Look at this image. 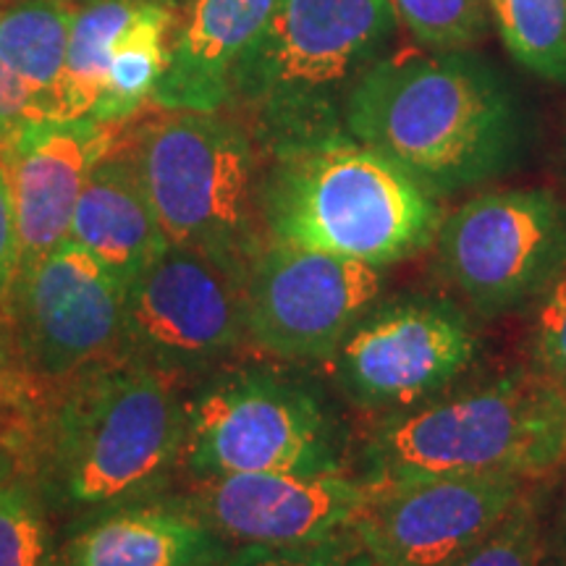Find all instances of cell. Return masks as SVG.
<instances>
[{"instance_id": "obj_24", "label": "cell", "mask_w": 566, "mask_h": 566, "mask_svg": "<svg viewBox=\"0 0 566 566\" xmlns=\"http://www.w3.org/2000/svg\"><path fill=\"white\" fill-rule=\"evenodd\" d=\"M396 19L428 53L470 51L488 32V0H394Z\"/></svg>"}, {"instance_id": "obj_2", "label": "cell", "mask_w": 566, "mask_h": 566, "mask_svg": "<svg viewBox=\"0 0 566 566\" xmlns=\"http://www.w3.org/2000/svg\"><path fill=\"white\" fill-rule=\"evenodd\" d=\"M344 132L436 195L493 181L525 150L512 84L475 51L384 55L344 105Z\"/></svg>"}, {"instance_id": "obj_21", "label": "cell", "mask_w": 566, "mask_h": 566, "mask_svg": "<svg viewBox=\"0 0 566 566\" xmlns=\"http://www.w3.org/2000/svg\"><path fill=\"white\" fill-rule=\"evenodd\" d=\"M21 433L0 457V566H63L55 514L27 467Z\"/></svg>"}, {"instance_id": "obj_31", "label": "cell", "mask_w": 566, "mask_h": 566, "mask_svg": "<svg viewBox=\"0 0 566 566\" xmlns=\"http://www.w3.org/2000/svg\"><path fill=\"white\" fill-rule=\"evenodd\" d=\"M24 420H27V415L0 422V457H3V451L9 449V446L19 438L21 428H24Z\"/></svg>"}, {"instance_id": "obj_13", "label": "cell", "mask_w": 566, "mask_h": 566, "mask_svg": "<svg viewBox=\"0 0 566 566\" xmlns=\"http://www.w3.org/2000/svg\"><path fill=\"white\" fill-rule=\"evenodd\" d=\"M527 480L417 478L378 483L352 533L380 566H443L499 525Z\"/></svg>"}, {"instance_id": "obj_33", "label": "cell", "mask_w": 566, "mask_h": 566, "mask_svg": "<svg viewBox=\"0 0 566 566\" xmlns=\"http://www.w3.org/2000/svg\"><path fill=\"white\" fill-rule=\"evenodd\" d=\"M153 3H163V6H171V9H176V11H184L187 9L189 3H192V0H153Z\"/></svg>"}, {"instance_id": "obj_9", "label": "cell", "mask_w": 566, "mask_h": 566, "mask_svg": "<svg viewBox=\"0 0 566 566\" xmlns=\"http://www.w3.org/2000/svg\"><path fill=\"white\" fill-rule=\"evenodd\" d=\"M433 244L438 279L472 310L512 313L566 265V205L548 189L478 195L443 218Z\"/></svg>"}, {"instance_id": "obj_16", "label": "cell", "mask_w": 566, "mask_h": 566, "mask_svg": "<svg viewBox=\"0 0 566 566\" xmlns=\"http://www.w3.org/2000/svg\"><path fill=\"white\" fill-rule=\"evenodd\" d=\"M231 548L187 501L158 495L71 522L63 566H221Z\"/></svg>"}, {"instance_id": "obj_5", "label": "cell", "mask_w": 566, "mask_h": 566, "mask_svg": "<svg viewBox=\"0 0 566 566\" xmlns=\"http://www.w3.org/2000/svg\"><path fill=\"white\" fill-rule=\"evenodd\" d=\"M564 462L566 394L530 370L388 415L365 446V480H533Z\"/></svg>"}, {"instance_id": "obj_22", "label": "cell", "mask_w": 566, "mask_h": 566, "mask_svg": "<svg viewBox=\"0 0 566 566\" xmlns=\"http://www.w3.org/2000/svg\"><path fill=\"white\" fill-rule=\"evenodd\" d=\"M139 0H82L71 24L61 76V118H90L101 103L113 42L129 24Z\"/></svg>"}, {"instance_id": "obj_17", "label": "cell", "mask_w": 566, "mask_h": 566, "mask_svg": "<svg viewBox=\"0 0 566 566\" xmlns=\"http://www.w3.org/2000/svg\"><path fill=\"white\" fill-rule=\"evenodd\" d=\"M275 0H192L168 40L155 84L158 111H223L231 71L271 17Z\"/></svg>"}, {"instance_id": "obj_18", "label": "cell", "mask_w": 566, "mask_h": 566, "mask_svg": "<svg viewBox=\"0 0 566 566\" xmlns=\"http://www.w3.org/2000/svg\"><path fill=\"white\" fill-rule=\"evenodd\" d=\"M69 239L84 247L124 289L168 247L129 142L116 139L92 166Z\"/></svg>"}, {"instance_id": "obj_28", "label": "cell", "mask_w": 566, "mask_h": 566, "mask_svg": "<svg viewBox=\"0 0 566 566\" xmlns=\"http://www.w3.org/2000/svg\"><path fill=\"white\" fill-rule=\"evenodd\" d=\"M17 275H19L17 210H13L9 174H6V166L0 163V315H3L6 302H9Z\"/></svg>"}, {"instance_id": "obj_29", "label": "cell", "mask_w": 566, "mask_h": 566, "mask_svg": "<svg viewBox=\"0 0 566 566\" xmlns=\"http://www.w3.org/2000/svg\"><path fill=\"white\" fill-rule=\"evenodd\" d=\"M32 122H38V118H34L27 90L21 87V82L0 59V155L17 139V134Z\"/></svg>"}, {"instance_id": "obj_14", "label": "cell", "mask_w": 566, "mask_h": 566, "mask_svg": "<svg viewBox=\"0 0 566 566\" xmlns=\"http://www.w3.org/2000/svg\"><path fill=\"white\" fill-rule=\"evenodd\" d=\"M375 493L378 483L344 472H250L202 480L184 501L231 546H300L352 530Z\"/></svg>"}, {"instance_id": "obj_4", "label": "cell", "mask_w": 566, "mask_h": 566, "mask_svg": "<svg viewBox=\"0 0 566 566\" xmlns=\"http://www.w3.org/2000/svg\"><path fill=\"white\" fill-rule=\"evenodd\" d=\"M260 218L275 244L386 268L428 250L443 212L436 192L344 132L273 155Z\"/></svg>"}, {"instance_id": "obj_27", "label": "cell", "mask_w": 566, "mask_h": 566, "mask_svg": "<svg viewBox=\"0 0 566 566\" xmlns=\"http://www.w3.org/2000/svg\"><path fill=\"white\" fill-rule=\"evenodd\" d=\"M530 370L566 391V265L537 296L530 331Z\"/></svg>"}, {"instance_id": "obj_35", "label": "cell", "mask_w": 566, "mask_h": 566, "mask_svg": "<svg viewBox=\"0 0 566 566\" xmlns=\"http://www.w3.org/2000/svg\"><path fill=\"white\" fill-rule=\"evenodd\" d=\"M564 394H566V391H564Z\"/></svg>"}, {"instance_id": "obj_7", "label": "cell", "mask_w": 566, "mask_h": 566, "mask_svg": "<svg viewBox=\"0 0 566 566\" xmlns=\"http://www.w3.org/2000/svg\"><path fill=\"white\" fill-rule=\"evenodd\" d=\"M344 438L323 394L307 380L242 367L223 370L187 399L181 470L216 480L250 472H342Z\"/></svg>"}, {"instance_id": "obj_30", "label": "cell", "mask_w": 566, "mask_h": 566, "mask_svg": "<svg viewBox=\"0 0 566 566\" xmlns=\"http://www.w3.org/2000/svg\"><path fill=\"white\" fill-rule=\"evenodd\" d=\"M21 415H27L24 399H21L17 388L0 375V422L13 420V417H21Z\"/></svg>"}, {"instance_id": "obj_6", "label": "cell", "mask_w": 566, "mask_h": 566, "mask_svg": "<svg viewBox=\"0 0 566 566\" xmlns=\"http://www.w3.org/2000/svg\"><path fill=\"white\" fill-rule=\"evenodd\" d=\"M168 244L244 275L260 242V155L242 118L223 111H160L129 137Z\"/></svg>"}, {"instance_id": "obj_3", "label": "cell", "mask_w": 566, "mask_h": 566, "mask_svg": "<svg viewBox=\"0 0 566 566\" xmlns=\"http://www.w3.org/2000/svg\"><path fill=\"white\" fill-rule=\"evenodd\" d=\"M396 21L394 0H275L226 108L268 158L344 134L346 97L388 55Z\"/></svg>"}, {"instance_id": "obj_23", "label": "cell", "mask_w": 566, "mask_h": 566, "mask_svg": "<svg viewBox=\"0 0 566 566\" xmlns=\"http://www.w3.org/2000/svg\"><path fill=\"white\" fill-rule=\"evenodd\" d=\"M488 11L520 66L566 84V0H488Z\"/></svg>"}, {"instance_id": "obj_10", "label": "cell", "mask_w": 566, "mask_h": 566, "mask_svg": "<svg viewBox=\"0 0 566 566\" xmlns=\"http://www.w3.org/2000/svg\"><path fill=\"white\" fill-rule=\"evenodd\" d=\"M475 357V325L459 304L399 294L375 302L328 363L354 405L394 415L449 391Z\"/></svg>"}, {"instance_id": "obj_25", "label": "cell", "mask_w": 566, "mask_h": 566, "mask_svg": "<svg viewBox=\"0 0 566 566\" xmlns=\"http://www.w3.org/2000/svg\"><path fill=\"white\" fill-rule=\"evenodd\" d=\"M546 558L541 506L525 493L504 520L443 566H541Z\"/></svg>"}, {"instance_id": "obj_11", "label": "cell", "mask_w": 566, "mask_h": 566, "mask_svg": "<svg viewBox=\"0 0 566 566\" xmlns=\"http://www.w3.org/2000/svg\"><path fill=\"white\" fill-rule=\"evenodd\" d=\"M247 338L244 275L168 244L126 286L118 354L174 378L221 363Z\"/></svg>"}, {"instance_id": "obj_32", "label": "cell", "mask_w": 566, "mask_h": 566, "mask_svg": "<svg viewBox=\"0 0 566 566\" xmlns=\"http://www.w3.org/2000/svg\"><path fill=\"white\" fill-rule=\"evenodd\" d=\"M558 546H562V556H566V493H564V504L562 512H558Z\"/></svg>"}, {"instance_id": "obj_20", "label": "cell", "mask_w": 566, "mask_h": 566, "mask_svg": "<svg viewBox=\"0 0 566 566\" xmlns=\"http://www.w3.org/2000/svg\"><path fill=\"white\" fill-rule=\"evenodd\" d=\"M179 17L181 11L171 6L139 0L132 21L113 42L103 97L90 118L124 126L145 105H150L155 84L166 69L168 40L179 24Z\"/></svg>"}, {"instance_id": "obj_15", "label": "cell", "mask_w": 566, "mask_h": 566, "mask_svg": "<svg viewBox=\"0 0 566 566\" xmlns=\"http://www.w3.org/2000/svg\"><path fill=\"white\" fill-rule=\"evenodd\" d=\"M116 132L95 118H45L27 124L0 155L17 210L19 275L66 242L84 181Z\"/></svg>"}, {"instance_id": "obj_12", "label": "cell", "mask_w": 566, "mask_h": 566, "mask_svg": "<svg viewBox=\"0 0 566 566\" xmlns=\"http://www.w3.org/2000/svg\"><path fill=\"white\" fill-rule=\"evenodd\" d=\"M384 292V268L263 244L244 279L247 338L289 363H323Z\"/></svg>"}, {"instance_id": "obj_26", "label": "cell", "mask_w": 566, "mask_h": 566, "mask_svg": "<svg viewBox=\"0 0 566 566\" xmlns=\"http://www.w3.org/2000/svg\"><path fill=\"white\" fill-rule=\"evenodd\" d=\"M221 566H380L352 530L300 546H233Z\"/></svg>"}, {"instance_id": "obj_34", "label": "cell", "mask_w": 566, "mask_h": 566, "mask_svg": "<svg viewBox=\"0 0 566 566\" xmlns=\"http://www.w3.org/2000/svg\"><path fill=\"white\" fill-rule=\"evenodd\" d=\"M541 566H566V556H556V558H543Z\"/></svg>"}, {"instance_id": "obj_19", "label": "cell", "mask_w": 566, "mask_h": 566, "mask_svg": "<svg viewBox=\"0 0 566 566\" xmlns=\"http://www.w3.org/2000/svg\"><path fill=\"white\" fill-rule=\"evenodd\" d=\"M76 9L74 0L0 6V59L27 90L38 122L61 118V76Z\"/></svg>"}, {"instance_id": "obj_1", "label": "cell", "mask_w": 566, "mask_h": 566, "mask_svg": "<svg viewBox=\"0 0 566 566\" xmlns=\"http://www.w3.org/2000/svg\"><path fill=\"white\" fill-rule=\"evenodd\" d=\"M176 384L116 352L27 415L21 451L53 514L76 522L166 495L187 441Z\"/></svg>"}, {"instance_id": "obj_8", "label": "cell", "mask_w": 566, "mask_h": 566, "mask_svg": "<svg viewBox=\"0 0 566 566\" xmlns=\"http://www.w3.org/2000/svg\"><path fill=\"white\" fill-rule=\"evenodd\" d=\"M126 289L76 242L19 275L0 315V373L38 407L118 352Z\"/></svg>"}]
</instances>
